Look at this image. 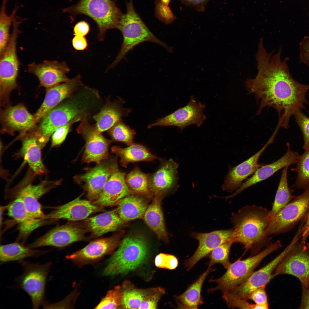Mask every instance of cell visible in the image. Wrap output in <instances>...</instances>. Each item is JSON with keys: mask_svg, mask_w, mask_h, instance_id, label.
Instances as JSON below:
<instances>
[{"mask_svg": "<svg viewBox=\"0 0 309 309\" xmlns=\"http://www.w3.org/2000/svg\"><path fill=\"white\" fill-rule=\"evenodd\" d=\"M123 289L118 286L109 291L106 296L96 306V309H116L121 306Z\"/></svg>", "mask_w": 309, "mask_h": 309, "instance_id": "obj_44", "label": "cell"}, {"mask_svg": "<svg viewBox=\"0 0 309 309\" xmlns=\"http://www.w3.org/2000/svg\"><path fill=\"white\" fill-rule=\"evenodd\" d=\"M300 309H309V288H302L301 298Z\"/></svg>", "mask_w": 309, "mask_h": 309, "instance_id": "obj_56", "label": "cell"}, {"mask_svg": "<svg viewBox=\"0 0 309 309\" xmlns=\"http://www.w3.org/2000/svg\"><path fill=\"white\" fill-rule=\"evenodd\" d=\"M98 164L76 178L78 182L84 183L88 197L91 200H94L98 197L110 175L118 169L114 159Z\"/></svg>", "mask_w": 309, "mask_h": 309, "instance_id": "obj_17", "label": "cell"}, {"mask_svg": "<svg viewBox=\"0 0 309 309\" xmlns=\"http://www.w3.org/2000/svg\"><path fill=\"white\" fill-rule=\"evenodd\" d=\"M154 263L158 268L170 270L176 268L179 263L177 258L174 255L164 253H160L156 256Z\"/></svg>", "mask_w": 309, "mask_h": 309, "instance_id": "obj_50", "label": "cell"}, {"mask_svg": "<svg viewBox=\"0 0 309 309\" xmlns=\"http://www.w3.org/2000/svg\"><path fill=\"white\" fill-rule=\"evenodd\" d=\"M124 223L115 209L99 214L87 220L88 228L94 235L98 236L116 230Z\"/></svg>", "mask_w": 309, "mask_h": 309, "instance_id": "obj_34", "label": "cell"}, {"mask_svg": "<svg viewBox=\"0 0 309 309\" xmlns=\"http://www.w3.org/2000/svg\"><path fill=\"white\" fill-rule=\"evenodd\" d=\"M222 298L229 308L256 309V304H250L247 300L238 297L228 292L223 293Z\"/></svg>", "mask_w": 309, "mask_h": 309, "instance_id": "obj_46", "label": "cell"}, {"mask_svg": "<svg viewBox=\"0 0 309 309\" xmlns=\"http://www.w3.org/2000/svg\"><path fill=\"white\" fill-rule=\"evenodd\" d=\"M171 0H160L161 2L164 5L168 6Z\"/></svg>", "mask_w": 309, "mask_h": 309, "instance_id": "obj_57", "label": "cell"}, {"mask_svg": "<svg viewBox=\"0 0 309 309\" xmlns=\"http://www.w3.org/2000/svg\"><path fill=\"white\" fill-rule=\"evenodd\" d=\"M286 153L281 158L271 164L263 165L252 176L243 183L239 188L226 198H232L248 187L268 179L279 170L290 165L296 163L300 156L296 152L290 149L289 143Z\"/></svg>", "mask_w": 309, "mask_h": 309, "instance_id": "obj_22", "label": "cell"}, {"mask_svg": "<svg viewBox=\"0 0 309 309\" xmlns=\"http://www.w3.org/2000/svg\"><path fill=\"white\" fill-rule=\"evenodd\" d=\"M109 134L114 140L123 142L129 146L134 143L135 131L121 121L108 130Z\"/></svg>", "mask_w": 309, "mask_h": 309, "instance_id": "obj_43", "label": "cell"}, {"mask_svg": "<svg viewBox=\"0 0 309 309\" xmlns=\"http://www.w3.org/2000/svg\"><path fill=\"white\" fill-rule=\"evenodd\" d=\"M63 11L73 15L84 14L93 19L98 26V37L101 41L108 30L117 28L122 14L112 0H80Z\"/></svg>", "mask_w": 309, "mask_h": 309, "instance_id": "obj_6", "label": "cell"}, {"mask_svg": "<svg viewBox=\"0 0 309 309\" xmlns=\"http://www.w3.org/2000/svg\"><path fill=\"white\" fill-rule=\"evenodd\" d=\"M309 209V190L294 197L271 219L265 233L268 236L286 232L304 217Z\"/></svg>", "mask_w": 309, "mask_h": 309, "instance_id": "obj_10", "label": "cell"}, {"mask_svg": "<svg viewBox=\"0 0 309 309\" xmlns=\"http://www.w3.org/2000/svg\"><path fill=\"white\" fill-rule=\"evenodd\" d=\"M211 267L199 277L193 284L189 286L183 294L174 296L178 308L181 309H197L204 302L201 292L204 281L207 276L215 270Z\"/></svg>", "mask_w": 309, "mask_h": 309, "instance_id": "obj_31", "label": "cell"}, {"mask_svg": "<svg viewBox=\"0 0 309 309\" xmlns=\"http://www.w3.org/2000/svg\"><path fill=\"white\" fill-rule=\"evenodd\" d=\"M117 29L122 35V43L117 56L106 71L114 67L134 47L145 41L156 43L167 50H171L170 48L155 36L144 23L134 9L132 0L127 3L126 12L122 14Z\"/></svg>", "mask_w": 309, "mask_h": 309, "instance_id": "obj_5", "label": "cell"}, {"mask_svg": "<svg viewBox=\"0 0 309 309\" xmlns=\"http://www.w3.org/2000/svg\"><path fill=\"white\" fill-rule=\"evenodd\" d=\"M293 243L294 241H292L282 252L270 262L260 270L254 271L242 283L227 292L245 299L251 291L260 287L266 286L275 277L274 272L276 267Z\"/></svg>", "mask_w": 309, "mask_h": 309, "instance_id": "obj_14", "label": "cell"}, {"mask_svg": "<svg viewBox=\"0 0 309 309\" xmlns=\"http://www.w3.org/2000/svg\"><path fill=\"white\" fill-rule=\"evenodd\" d=\"M98 206L79 197L66 204L55 207L42 218L45 220L64 219L77 221L85 219L98 210Z\"/></svg>", "mask_w": 309, "mask_h": 309, "instance_id": "obj_23", "label": "cell"}, {"mask_svg": "<svg viewBox=\"0 0 309 309\" xmlns=\"http://www.w3.org/2000/svg\"><path fill=\"white\" fill-rule=\"evenodd\" d=\"M279 240L269 245L261 252L245 259H240L230 264L225 274L216 279H210V282L216 283L215 287L208 290V293L219 290L223 293L240 285L254 272L255 268L268 255L282 247Z\"/></svg>", "mask_w": 309, "mask_h": 309, "instance_id": "obj_7", "label": "cell"}, {"mask_svg": "<svg viewBox=\"0 0 309 309\" xmlns=\"http://www.w3.org/2000/svg\"><path fill=\"white\" fill-rule=\"evenodd\" d=\"M301 110H297L294 115L302 132L304 142L302 148L305 150L309 148V118L305 115Z\"/></svg>", "mask_w": 309, "mask_h": 309, "instance_id": "obj_45", "label": "cell"}, {"mask_svg": "<svg viewBox=\"0 0 309 309\" xmlns=\"http://www.w3.org/2000/svg\"><path fill=\"white\" fill-rule=\"evenodd\" d=\"M288 167H284L282 171L274 201L272 209L270 211L272 219L294 198L288 185L287 171Z\"/></svg>", "mask_w": 309, "mask_h": 309, "instance_id": "obj_37", "label": "cell"}, {"mask_svg": "<svg viewBox=\"0 0 309 309\" xmlns=\"http://www.w3.org/2000/svg\"><path fill=\"white\" fill-rule=\"evenodd\" d=\"M205 105L197 102L191 97L187 105L180 108L173 112L162 118L159 119L148 126L150 128L155 126L178 127L181 131L186 127L195 124L200 127L206 119L203 114Z\"/></svg>", "mask_w": 309, "mask_h": 309, "instance_id": "obj_13", "label": "cell"}, {"mask_svg": "<svg viewBox=\"0 0 309 309\" xmlns=\"http://www.w3.org/2000/svg\"><path fill=\"white\" fill-rule=\"evenodd\" d=\"M48 252L33 249L18 242L2 245L0 247V261L2 263L21 261L27 258L39 257Z\"/></svg>", "mask_w": 309, "mask_h": 309, "instance_id": "obj_36", "label": "cell"}, {"mask_svg": "<svg viewBox=\"0 0 309 309\" xmlns=\"http://www.w3.org/2000/svg\"><path fill=\"white\" fill-rule=\"evenodd\" d=\"M117 236L92 241L82 249L66 256L67 259L79 263H86L98 260L115 249L119 243Z\"/></svg>", "mask_w": 309, "mask_h": 309, "instance_id": "obj_26", "label": "cell"}, {"mask_svg": "<svg viewBox=\"0 0 309 309\" xmlns=\"http://www.w3.org/2000/svg\"><path fill=\"white\" fill-rule=\"evenodd\" d=\"M191 235L199 241V245L192 256L185 262L184 265L187 270L192 268L203 258L214 249L225 242L233 241V229L214 231L208 233H192Z\"/></svg>", "mask_w": 309, "mask_h": 309, "instance_id": "obj_15", "label": "cell"}, {"mask_svg": "<svg viewBox=\"0 0 309 309\" xmlns=\"http://www.w3.org/2000/svg\"><path fill=\"white\" fill-rule=\"evenodd\" d=\"M298 239L293 244L276 267L275 276L287 274L297 278L302 288H309V246Z\"/></svg>", "mask_w": 309, "mask_h": 309, "instance_id": "obj_9", "label": "cell"}, {"mask_svg": "<svg viewBox=\"0 0 309 309\" xmlns=\"http://www.w3.org/2000/svg\"><path fill=\"white\" fill-rule=\"evenodd\" d=\"M122 288L124 294L121 306L124 309H139L144 298L150 290L137 289L126 283Z\"/></svg>", "mask_w": 309, "mask_h": 309, "instance_id": "obj_40", "label": "cell"}, {"mask_svg": "<svg viewBox=\"0 0 309 309\" xmlns=\"http://www.w3.org/2000/svg\"><path fill=\"white\" fill-rule=\"evenodd\" d=\"M82 85L81 76L78 75L67 82L47 88L44 100L34 115V125L50 111L71 96L79 87Z\"/></svg>", "mask_w": 309, "mask_h": 309, "instance_id": "obj_16", "label": "cell"}, {"mask_svg": "<svg viewBox=\"0 0 309 309\" xmlns=\"http://www.w3.org/2000/svg\"><path fill=\"white\" fill-rule=\"evenodd\" d=\"M163 197V196L159 195L153 197L152 203L146 209L143 219L159 239L167 242L169 240L168 234L161 205Z\"/></svg>", "mask_w": 309, "mask_h": 309, "instance_id": "obj_33", "label": "cell"}, {"mask_svg": "<svg viewBox=\"0 0 309 309\" xmlns=\"http://www.w3.org/2000/svg\"><path fill=\"white\" fill-rule=\"evenodd\" d=\"M83 231L77 227L64 225L54 227L29 245L32 248L46 246L62 247L82 240Z\"/></svg>", "mask_w": 309, "mask_h": 309, "instance_id": "obj_20", "label": "cell"}, {"mask_svg": "<svg viewBox=\"0 0 309 309\" xmlns=\"http://www.w3.org/2000/svg\"><path fill=\"white\" fill-rule=\"evenodd\" d=\"M271 219L270 211L262 206L241 208L231 218L234 243L242 245L246 251L254 248L266 238L265 232Z\"/></svg>", "mask_w": 309, "mask_h": 309, "instance_id": "obj_2", "label": "cell"}, {"mask_svg": "<svg viewBox=\"0 0 309 309\" xmlns=\"http://www.w3.org/2000/svg\"><path fill=\"white\" fill-rule=\"evenodd\" d=\"M234 243L231 241L224 243L213 249L207 256L209 259L208 263L209 267L219 264L225 269L231 264L229 260L230 249Z\"/></svg>", "mask_w": 309, "mask_h": 309, "instance_id": "obj_42", "label": "cell"}, {"mask_svg": "<svg viewBox=\"0 0 309 309\" xmlns=\"http://www.w3.org/2000/svg\"><path fill=\"white\" fill-rule=\"evenodd\" d=\"M300 45V62L309 66V36L305 37Z\"/></svg>", "mask_w": 309, "mask_h": 309, "instance_id": "obj_52", "label": "cell"}, {"mask_svg": "<svg viewBox=\"0 0 309 309\" xmlns=\"http://www.w3.org/2000/svg\"><path fill=\"white\" fill-rule=\"evenodd\" d=\"M21 263L23 271L18 279L19 286L30 297L33 308H38L43 301L46 279L51 263L23 261Z\"/></svg>", "mask_w": 309, "mask_h": 309, "instance_id": "obj_11", "label": "cell"}, {"mask_svg": "<svg viewBox=\"0 0 309 309\" xmlns=\"http://www.w3.org/2000/svg\"><path fill=\"white\" fill-rule=\"evenodd\" d=\"M266 286L258 288L249 293L245 299L251 300L258 305L263 307L264 309L269 308L267 295L265 290Z\"/></svg>", "mask_w": 309, "mask_h": 309, "instance_id": "obj_51", "label": "cell"}, {"mask_svg": "<svg viewBox=\"0 0 309 309\" xmlns=\"http://www.w3.org/2000/svg\"><path fill=\"white\" fill-rule=\"evenodd\" d=\"M42 148L34 135L25 138L22 140L19 156L23 157L30 169L36 175L46 174L48 170L42 159Z\"/></svg>", "mask_w": 309, "mask_h": 309, "instance_id": "obj_30", "label": "cell"}, {"mask_svg": "<svg viewBox=\"0 0 309 309\" xmlns=\"http://www.w3.org/2000/svg\"><path fill=\"white\" fill-rule=\"evenodd\" d=\"M124 101L122 99L113 102H109L104 105L93 118L96 122L95 127L101 133L108 130L121 121L122 117L128 116L131 110L123 107Z\"/></svg>", "mask_w": 309, "mask_h": 309, "instance_id": "obj_27", "label": "cell"}, {"mask_svg": "<svg viewBox=\"0 0 309 309\" xmlns=\"http://www.w3.org/2000/svg\"><path fill=\"white\" fill-rule=\"evenodd\" d=\"M83 116L76 117L57 129L52 135V146L59 145L62 143L66 139L71 125L81 121Z\"/></svg>", "mask_w": 309, "mask_h": 309, "instance_id": "obj_47", "label": "cell"}, {"mask_svg": "<svg viewBox=\"0 0 309 309\" xmlns=\"http://www.w3.org/2000/svg\"><path fill=\"white\" fill-rule=\"evenodd\" d=\"M275 137L272 136L264 146L257 152L238 165L231 167L225 177L222 188L224 191L233 193L240 187L243 181L252 175L263 165L258 163L261 155L272 143Z\"/></svg>", "mask_w": 309, "mask_h": 309, "instance_id": "obj_19", "label": "cell"}, {"mask_svg": "<svg viewBox=\"0 0 309 309\" xmlns=\"http://www.w3.org/2000/svg\"><path fill=\"white\" fill-rule=\"evenodd\" d=\"M29 73L38 78L40 86L46 88L68 81L67 74L70 69L64 61L45 60L41 63L35 62L28 65Z\"/></svg>", "mask_w": 309, "mask_h": 309, "instance_id": "obj_18", "label": "cell"}, {"mask_svg": "<svg viewBox=\"0 0 309 309\" xmlns=\"http://www.w3.org/2000/svg\"><path fill=\"white\" fill-rule=\"evenodd\" d=\"M178 164L172 159L164 161L158 169L150 175L148 187L152 197L163 196L177 185Z\"/></svg>", "mask_w": 309, "mask_h": 309, "instance_id": "obj_21", "label": "cell"}, {"mask_svg": "<svg viewBox=\"0 0 309 309\" xmlns=\"http://www.w3.org/2000/svg\"><path fill=\"white\" fill-rule=\"evenodd\" d=\"M165 290L161 288L150 290L144 298L139 309L157 308L158 302Z\"/></svg>", "mask_w": 309, "mask_h": 309, "instance_id": "obj_48", "label": "cell"}, {"mask_svg": "<svg viewBox=\"0 0 309 309\" xmlns=\"http://www.w3.org/2000/svg\"><path fill=\"white\" fill-rule=\"evenodd\" d=\"M125 173L118 169L110 175L93 204L98 206H108L117 204L125 196L133 194L125 181Z\"/></svg>", "mask_w": 309, "mask_h": 309, "instance_id": "obj_24", "label": "cell"}, {"mask_svg": "<svg viewBox=\"0 0 309 309\" xmlns=\"http://www.w3.org/2000/svg\"><path fill=\"white\" fill-rule=\"evenodd\" d=\"M0 121L3 133L25 131L34 126V115L20 104L9 106L2 110Z\"/></svg>", "mask_w": 309, "mask_h": 309, "instance_id": "obj_25", "label": "cell"}, {"mask_svg": "<svg viewBox=\"0 0 309 309\" xmlns=\"http://www.w3.org/2000/svg\"><path fill=\"white\" fill-rule=\"evenodd\" d=\"M268 53L263 42H259L256 55L258 70L253 79H247L245 86L249 93L254 94L260 103L258 114L265 107H272L278 112L279 127L288 128L290 118L297 110L309 105L306 96L309 85L301 84L292 77L287 63L281 60L282 49L273 55Z\"/></svg>", "mask_w": 309, "mask_h": 309, "instance_id": "obj_1", "label": "cell"}, {"mask_svg": "<svg viewBox=\"0 0 309 309\" xmlns=\"http://www.w3.org/2000/svg\"><path fill=\"white\" fill-rule=\"evenodd\" d=\"M90 108L88 98L79 93L72 95L50 111L40 120L34 134L41 147L57 129L76 117L83 116Z\"/></svg>", "mask_w": 309, "mask_h": 309, "instance_id": "obj_3", "label": "cell"}, {"mask_svg": "<svg viewBox=\"0 0 309 309\" xmlns=\"http://www.w3.org/2000/svg\"><path fill=\"white\" fill-rule=\"evenodd\" d=\"M301 241L306 242L309 235V209L304 217V221L300 227Z\"/></svg>", "mask_w": 309, "mask_h": 309, "instance_id": "obj_54", "label": "cell"}, {"mask_svg": "<svg viewBox=\"0 0 309 309\" xmlns=\"http://www.w3.org/2000/svg\"><path fill=\"white\" fill-rule=\"evenodd\" d=\"M23 21L19 17L15 18L9 42L0 55V98L1 105L2 106L8 103L11 92L18 87L17 79L20 63L17 54V42L21 33L19 27Z\"/></svg>", "mask_w": 309, "mask_h": 309, "instance_id": "obj_8", "label": "cell"}, {"mask_svg": "<svg viewBox=\"0 0 309 309\" xmlns=\"http://www.w3.org/2000/svg\"><path fill=\"white\" fill-rule=\"evenodd\" d=\"M90 25L87 22L81 21L75 25L73 31L74 35L85 36L90 31Z\"/></svg>", "mask_w": 309, "mask_h": 309, "instance_id": "obj_53", "label": "cell"}, {"mask_svg": "<svg viewBox=\"0 0 309 309\" xmlns=\"http://www.w3.org/2000/svg\"><path fill=\"white\" fill-rule=\"evenodd\" d=\"M155 14L158 19L166 24L172 23L176 19L170 7L163 4L160 0L155 1Z\"/></svg>", "mask_w": 309, "mask_h": 309, "instance_id": "obj_49", "label": "cell"}, {"mask_svg": "<svg viewBox=\"0 0 309 309\" xmlns=\"http://www.w3.org/2000/svg\"><path fill=\"white\" fill-rule=\"evenodd\" d=\"M60 183L59 181L45 180L37 185L29 184L21 189L17 193L16 197H19L22 199L29 212L35 213L41 208L38 199Z\"/></svg>", "mask_w": 309, "mask_h": 309, "instance_id": "obj_29", "label": "cell"}, {"mask_svg": "<svg viewBox=\"0 0 309 309\" xmlns=\"http://www.w3.org/2000/svg\"><path fill=\"white\" fill-rule=\"evenodd\" d=\"M295 168L291 169L296 172L297 178L295 186L298 188L309 190V148L305 150L296 163Z\"/></svg>", "mask_w": 309, "mask_h": 309, "instance_id": "obj_41", "label": "cell"}, {"mask_svg": "<svg viewBox=\"0 0 309 309\" xmlns=\"http://www.w3.org/2000/svg\"><path fill=\"white\" fill-rule=\"evenodd\" d=\"M7 209L8 215L19 224V234L22 237H27L45 222L41 218H34L29 214L19 197H16Z\"/></svg>", "mask_w": 309, "mask_h": 309, "instance_id": "obj_28", "label": "cell"}, {"mask_svg": "<svg viewBox=\"0 0 309 309\" xmlns=\"http://www.w3.org/2000/svg\"><path fill=\"white\" fill-rule=\"evenodd\" d=\"M128 146L125 148L114 146L111 148L112 152L120 158L121 165L124 167L130 163L151 161L158 158L142 144L134 143Z\"/></svg>", "mask_w": 309, "mask_h": 309, "instance_id": "obj_35", "label": "cell"}, {"mask_svg": "<svg viewBox=\"0 0 309 309\" xmlns=\"http://www.w3.org/2000/svg\"><path fill=\"white\" fill-rule=\"evenodd\" d=\"M143 195L131 194L120 200L117 203V212L124 222L143 219L148 207Z\"/></svg>", "mask_w": 309, "mask_h": 309, "instance_id": "obj_32", "label": "cell"}, {"mask_svg": "<svg viewBox=\"0 0 309 309\" xmlns=\"http://www.w3.org/2000/svg\"><path fill=\"white\" fill-rule=\"evenodd\" d=\"M148 253V243L143 235L137 234L126 237L108 260L103 274L105 276L126 274L144 263Z\"/></svg>", "mask_w": 309, "mask_h": 309, "instance_id": "obj_4", "label": "cell"}, {"mask_svg": "<svg viewBox=\"0 0 309 309\" xmlns=\"http://www.w3.org/2000/svg\"><path fill=\"white\" fill-rule=\"evenodd\" d=\"M7 0H2L0 13V55L5 50L9 42L10 35L9 30L16 16L18 7L14 8L11 14L8 15L6 11Z\"/></svg>", "mask_w": 309, "mask_h": 309, "instance_id": "obj_39", "label": "cell"}, {"mask_svg": "<svg viewBox=\"0 0 309 309\" xmlns=\"http://www.w3.org/2000/svg\"><path fill=\"white\" fill-rule=\"evenodd\" d=\"M88 114H84L76 129L78 133L86 141L82 160L87 163L94 162L98 164L108 158V148L112 140L106 138L96 130L95 126L89 123Z\"/></svg>", "mask_w": 309, "mask_h": 309, "instance_id": "obj_12", "label": "cell"}, {"mask_svg": "<svg viewBox=\"0 0 309 309\" xmlns=\"http://www.w3.org/2000/svg\"><path fill=\"white\" fill-rule=\"evenodd\" d=\"M72 45L77 50L82 51L87 47L88 44L85 36L75 35L72 40Z\"/></svg>", "mask_w": 309, "mask_h": 309, "instance_id": "obj_55", "label": "cell"}, {"mask_svg": "<svg viewBox=\"0 0 309 309\" xmlns=\"http://www.w3.org/2000/svg\"><path fill=\"white\" fill-rule=\"evenodd\" d=\"M150 175L142 172L136 167L125 177L126 184L133 194L152 197L148 187Z\"/></svg>", "mask_w": 309, "mask_h": 309, "instance_id": "obj_38", "label": "cell"}]
</instances>
